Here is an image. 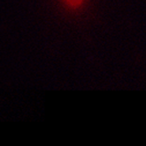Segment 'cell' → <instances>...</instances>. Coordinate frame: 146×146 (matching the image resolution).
<instances>
[{
	"instance_id": "obj_1",
	"label": "cell",
	"mask_w": 146,
	"mask_h": 146,
	"mask_svg": "<svg viewBox=\"0 0 146 146\" xmlns=\"http://www.w3.org/2000/svg\"><path fill=\"white\" fill-rule=\"evenodd\" d=\"M66 2L69 5L77 6V5H79L82 2V0H66Z\"/></svg>"
}]
</instances>
